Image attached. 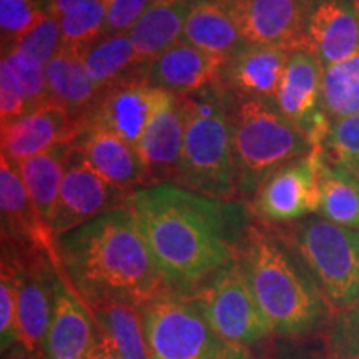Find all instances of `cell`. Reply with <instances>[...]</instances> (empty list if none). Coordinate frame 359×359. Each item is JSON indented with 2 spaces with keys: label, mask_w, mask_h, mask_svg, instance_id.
Here are the masks:
<instances>
[{
  "label": "cell",
  "mask_w": 359,
  "mask_h": 359,
  "mask_svg": "<svg viewBox=\"0 0 359 359\" xmlns=\"http://www.w3.org/2000/svg\"><path fill=\"white\" fill-rule=\"evenodd\" d=\"M128 208L167 285L180 291L233 262L251 224L243 201L208 198L172 183L135 191Z\"/></svg>",
  "instance_id": "6da1fadb"
},
{
  "label": "cell",
  "mask_w": 359,
  "mask_h": 359,
  "mask_svg": "<svg viewBox=\"0 0 359 359\" xmlns=\"http://www.w3.org/2000/svg\"><path fill=\"white\" fill-rule=\"evenodd\" d=\"M55 250L62 273L85 304L118 299L142 309L170 288L130 208L58 236Z\"/></svg>",
  "instance_id": "7a4b0ae2"
},
{
  "label": "cell",
  "mask_w": 359,
  "mask_h": 359,
  "mask_svg": "<svg viewBox=\"0 0 359 359\" xmlns=\"http://www.w3.org/2000/svg\"><path fill=\"white\" fill-rule=\"evenodd\" d=\"M185 116L182 168L175 185L215 200L235 201L233 102L217 85L180 97Z\"/></svg>",
  "instance_id": "3957f363"
},
{
  "label": "cell",
  "mask_w": 359,
  "mask_h": 359,
  "mask_svg": "<svg viewBox=\"0 0 359 359\" xmlns=\"http://www.w3.org/2000/svg\"><path fill=\"white\" fill-rule=\"evenodd\" d=\"M236 259L273 331L296 334L316 323L321 309L318 293L276 236L251 223Z\"/></svg>",
  "instance_id": "277c9868"
},
{
  "label": "cell",
  "mask_w": 359,
  "mask_h": 359,
  "mask_svg": "<svg viewBox=\"0 0 359 359\" xmlns=\"http://www.w3.org/2000/svg\"><path fill=\"white\" fill-rule=\"evenodd\" d=\"M231 132L240 201H251L269 175L313 151L311 143L283 114L275 98L233 103Z\"/></svg>",
  "instance_id": "5b68a950"
},
{
  "label": "cell",
  "mask_w": 359,
  "mask_h": 359,
  "mask_svg": "<svg viewBox=\"0 0 359 359\" xmlns=\"http://www.w3.org/2000/svg\"><path fill=\"white\" fill-rule=\"evenodd\" d=\"M291 241L321 290L336 306L359 299V230L321 217L294 222Z\"/></svg>",
  "instance_id": "8992f818"
},
{
  "label": "cell",
  "mask_w": 359,
  "mask_h": 359,
  "mask_svg": "<svg viewBox=\"0 0 359 359\" xmlns=\"http://www.w3.org/2000/svg\"><path fill=\"white\" fill-rule=\"evenodd\" d=\"M151 359H208L219 339L191 293L168 288L142 306Z\"/></svg>",
  "instance_id": "52a82bcc"
},
{
  "label": "cell",
  "mask_w": 359,
  "mask_h": 359,
  "mask_svg": "<svg viewBox=\"0 0 359 359\" xmlns=\"http://www.w3.org/2000/svg\"><path fill=\"white\" fill-rule=\"evenodd\" d=\"M191 294L222 341L245 346L273 331L236 258L200 283Z\"/></svg>",
  "instance_id": "ba28073f"
},
{
  "label": "cell",
  "mask_w": 359,
  "mask_h": 359,
  "mask_svg": "<svg viewBox=\"0 0 359 359\" xmlns=\"http://www.w3.org/2000/svg\"><path fill=\"white\" fill-rule=\"evenodd\" d=\"M321 148L278 168L251 198V210L266 222H298L320 208Z\"/></svg>",
  "instance_id": "9c48e42d"
},
{
  "label": "cell",
  "mask_w": 359,
  "mask_h": 359,
  "mask_svg": "<svg viewBox=\"0 0 359 359\" xmlns=\"http://www.w3.org/2000/svg\"><path fill=\"white\" fill-rule=\"evenodd\" d=\"M132 196L98 175L72 145L55 218L52 222L53 238L57 240L107 212L128 208Z\"/></svg>",
  "instance_id": "30bf717a"
},
{
  "label": "cell",
  "mask_w": 359,
  "mask_h": 359,
  "mask_svg": "<svg viewBox=\"0 0 359 359\" xmlns=\"http://www.w3.org/2000/svg\"><path fill=\"white\" fill-rule=\"evenodd\" d=\"M325 67L306 48H294L283 70L275 100L313 148H321L331 128L323 109L321 83Z\"/></svg>",
  "instance_id": "8fae6325"
},
{
  "label": "cell",
  "mask_w": 359,
  "mask_h": 359,
  "mask_svg": "<svg viewBox=\"0 0 359 359\" xmlns=\"http://www.w3.org/2000/svg\"><path fill=\"white\" fill-rule=\"evenodd\" d=\"M143 74L130 75L102 88L82 122L100 125L138 148L161 93L147 82Z\"/></svg>",
  "instance_id": "7c38bea8"
},
{
  "label": "cell",
  "mask_w": 359,
  "mask_h": 359,
  "mask_svg": "<svg viewBox=\"0 0 359 359\" xmlns=\"http://www.w3.org/2000/svg\"><path fill=\"white\" fill-rule=\"evenodd\" d=\"M314 0H231L228 12L248 45H302Z\"/></svg>",
  "instance_id": "4fadbf2b"
},
{
  "label": "cell",
  "mask_w": 359,
  "mask_h": 359,
  "mask_svg": "<svg viewBox=\"0 0 359 359\" xmlns=\"http://www.w3.org/2000/svg\"><path fill=\"white\" fill-rule=\"evenodd\" d=\"M185 116L178 95L161 90L158 102L148 120L138 154L142 156L150 187L177 183L182 168Z\"/></svg>",
  "instance_id": "5bb4252c"
},
{
  "label": "cell",
  "mask_w": 359,
  "mask_h": 359,
  "mask_svg": "<svg viewBox=\"0 0 359 359\" xmlns=\"http://www.w3.org/2000/svg\"><path fill=\"white\" fill-rule=\"evenodd\" d=\"M293 50L285 45H246L224 58L215 85L233 102L275 98Z\"/></svg>",
  "instance_id": "9a60e30c"
},
{
  "label": "cell",
  "mask_w": 359,
  "mask_h": 359,
  "mask_svg": "<svg viewBox=\"0 0 359 359\" xmlns=\"http://www.w3.org/2000/svg\"><path fill=\"white\" fill-rule=\"evenodd\" d=\"M80 130L82 120L75 118L60 103L48 100L2 125V155L17 165L53 147L72 143Z\"/></svg>",
  "instance_id": "2e32d148"
},
{
  "label": "cell",
  "mask_w": 359,
  "mask_h": 359,
  "mask_svg": "<svg viewBox=\"0 0 359 359\" xmlns=\"http://www.w3.org/2000/svg\"><path fill=\"white\" fill-rule=\"evenodd\" d=\"M299 47L311 52L325 69L359 53L358 0H314Z\"/></svg>",
  "instance_id": "e0dca14e"
},
{
  "label": "cell",
  "mask_w": 359,
  "mask_h": 359,
  "mask_svg": "<svg viewBox=\"0 0 359 359\" xmlns=\"http://www.w3.org/2000/svg\"><path fill=\"white\" fill-rule=\"evenodd\" d=\"M0 210L4 250H40L57 258L55 238L39 217L17 165L0 155Z\"/></svg>",
  "instance_id": "ac0fdd59"
},
{
  "label": "cell",
  "mask_w": 359,
  "mask_h": 359,
  "mask_svg": "<svg viewBox=\"0 0 359 359\" xmlns=\"http://www.w3.org/2000/svg\"><path fill=\"white\" fill-rule=\"evenodd\" d=\"M72 145L98 175L128 195L150 187L138 148L110 130L82 123V130Z\"/></svg>",
  "instance_id": "d6986e66"
},
{
  "label": "cell",
  "mask_w": 359,
  "mask_h": 359,
  "mask_svg": "<svg viewBox=\"0 0 359 359\" xmlns=\"http://www.w3.org/2000/svg\"><path fill=\"white\" fill-rule=\"evenodd\" d=\"M93 331L92 314L58 268L45 359H87L97 341Z\"/></svg>",
  "instance_id": "ffe728a7"
},
{
  "label": "cell",
  "mask_w": 359,
  "mask_h": 359,
  "mask_svg": "<svg viewBox=\"0 0 359 359\" xmlns=\"http://www.w3.org/2000/svg\"><path fill=\"white\" fill-rule=\"evenodd\" d=\"M224 58L206 53L182 40L151 58L145 67V80L151 87L187 97L217 82Z\"/></svg>",
  "instance_id": "44dd1931"
},
{
  "label": "cell",
  "mask_w": 359,
  "mask_h": 359,
  "mask_svg": "<svg viewBox=\"0 0 359 359\" xmlns=\"http://www.w3.org/2000/svg\"><path fill=\"white\" fill-rule=\"evenodd\" d=\"M180 40L198 50L223 58L248 45L228 12L226 4L222 0H195Z\"/></svg>",
  "instance_id": "7402d4cb"
},
{
  "label": "cell",
  "mask_w": 359,
  "mask_h": 359,
  "mask_svg": "<svg viewBox=\"0 0 359 359\" xmlns=\"http://www.w3.org/2000/svg\"><path fill=\"white\" fill-rule=\"evenodd\" d=\"M45 77L50 100L64 105L79 120H83L100 95L102 88L90 79L82 52L77 48H58L52 60L45 65Z\"/></svg>",
  "instance_id": "603a6c76"
},
{
  "label": "cell",
  "mask_w": 359,
  "mask_h": 359,
  "mask_svg": "<svg viewBox=\"0 0 359 359\" xmlns=\"http://www.w3.org/2000/svg\"><path fill=\"white\" fill-rule=\"evenodd\" d=\"M72 143H64V145L53 147L48 151L17 163V170H19L25 190L29 193L39 217L42 218V222L47 224L50 231Z\"/></svg>",
  "instance_id": "cb8c5ba5"
},
{
  "label": "cell",
  "mask_w": 359,
  "mask_h": 359,
  "mask_svg": "<svg viewBox=\"0 0 359 359\" xmlns=\"http://www.w3.org/2000/svg\"><path fill=\"white\" fill-rule=\"evenodd\" d=\"M193 2L195 0H155L130 29L128 37L143 62H150L182 39Z\"/></svg>",
  "instance_id": "d4e9b609"
},
{
  "label": "cell",
  "mask_w": 359,
  "mask_h": 359,
  "mask_svg": "<svg viewBox=\"0 0 359 359\" xmlns=\"http://www.w3.org/2000/svg\"><path fill=\"white\" fill-rule=\"evenodd\" d=\"M100 333L111 341L125 359H151L140 308L118 299L85 304Z\"/></svg>",
  "instance_id": "484cf974"
},
{
  "label": "cell",
  "mask_w": 359,
  "mask_h": 359,
  "mask_svg": "<svg viewBox=\"0 0 359 359\" xmlns=\"http://www.w3.org/2000/svg\"><path fill=\"white\" fill-rule=\"evenodd\" d=\"M83 65L90 79L100 88L145 72L148 62H143L135 50L128 34L102 35L97 42L85 47Z\"/></svg>",
  "instance_id": "4316f807"
},
{
  "label": "cell",
  "mask_w": 359,
  "mask_h": 359,
  "mask_svg": "<svg viewBox=\"0 0 359 359\" xmlns=\"http://www.w3.org/2000/svg\"><path fill=\"white\" fill-rule=\"evenodd\" d=\"M321 218L341 226L359 230V183L341 170L321 161L320 208Z\"/></svg>",
  "instance_id": "83f0119b"
},
{
  "label": "cell",
  "mask_w": 359,
  "mask_h": 359,
  "mask_svg": "<svg viewBox=\"0 0 359 359\" xmlns=\"http://www.w3.org/2000/svg\"><path fill=\"white\" fill-rule=\"evenodd\" d=\"M321 98L331 123L359 114V53L326 67L323 72Z\"/></svg>",
  "instance_id": "f1b7e54d"
},
{
  "label": "cell",
  "mask_w": 359,
  "mask_h": 359,
  "mask_svg": "<svg viewBox=\"0 0 359 359\" xmlns=\"http://www.w3.org/2000/svg\"><path fill=\"white\" fill-rule=\"evenodd\" d=\"M107 11H109V0H85L62 15L58 19L62 47L83 50L85 47L97 42L105 30Z\"/></svg>",
  "instance_id": "f546056e"
},
{
  "label": "cell",
  "mask_w": 359,
  "mask_h": 359,
  "mask_svg": "<svg viewBox=\"0 0 359 359\" xmlns=\"http://www.w3.org/2000/svg\"><path fill=\"white\" fill-rule=\"evenodd\" d=\"M323 160L359 183V114L331 123L321 147Z\"/></svg>",
  "instance_id": "4dcf8cb0"
},
{
  "label": "cell",
  "mask_w": 359,
  "mask_h": 359,
  "mask_svg": "<svg viewBox=\"0 0 359 359\" xmlns=\"http://www.w3.org/2000/svg\"><path fill=\"white\" fill-rule=\"evenodd\" d=\"M2 58H6L19 77L22 87H24L29 111L50 100L47 77H45V64L27 55L17 47H7Z\"/></svg>",
  "instance_id": "1f68e13d"
},
{
  "label": "cell",
  "mask_w": 359,
  "mask_h": 359,
  "mask_svg": "<svg viewBox=\"0 0 359 359\" xmlns=\"http://www.w3.org/2000/svg\"><path fill=\"white\" fill-rule=\"evenodd\" d=\"M35 0H0V30L4 48L34 29L45 17Z\"/></svg>",
  "instance_id": "d6a6232c"
},
{
  "label": "cell",
  "mask_w": 359,
  "mask_h": 359,
  "mask_svg": "<svg viewBox=\"0 0 359 359\" xmlns=\"http://www.w3.org/2000/svg\"><path fill=\"white\" fill-rule=\"evenodd\" d=\"M8 47H17L27 55L34 57L35 60L47 65L58 52V48L62 47L60 22L52 13H45L43 19L30 32L22 35L19 40H15Z\"/></svg>",
  "instance_id": "836d02e7"
},
{
  "label": "cell",
  "mask_w": 359,
  "mask_h": 359,
  "mask_svg": "<svg viewBox=\"0 0 359 359\" xmlns=\"http://www.w3.org/2000/svg\"><path fill=\"white\" fill-rule=\"evenodd\" d=\"M0 339L2 351L17 344V288L12 266L2 262L0 276Z\"/></svg>",
  "instance_id": "e575fe53"
},
{
  "label": "cell",
  "mask_w": 359,
  "mask_h": 359,
  "mask_svg": "<svg viewBox=\"0 0 359 359\" xmlns=\"http://www.w3.org/2000/svg\"><path fill=\"white\" fill-rule=\"evenodd\" d=\"M29 111L27 97L19 77L6 58L0 64V122L8 123Z\"/></svg>",
  "instance_id": "d590c367"
},
{
  "label": "cell",
  "mask_w": 359,
  "mask_h": 359,
  "mask_svg": "<svg viewBox=\"0 0 359 359\" xmlns=\"http://www.w3.org/2000/svg\"><path fill=\"white\" fill-rule=\"evenodd\" d=\"M155 0H109L103 35L128 34Z\"/></svg>",
  "instance_id": "8d00e7d4"
},
{
  "label": "cell",
  "mask_w": 359,
  "mask_h": 359,
  "mask_svg": "<svg viewBox=\"0 0 359 359\" xmlns=\"http://www.w3.org/2000/svg\"><path fill=\"white\" fill-rule=\"evenodd\" d=\"M87 359H125V358L118 353V349L111 344V341L107 338L105 334L100 333V336H97L95 344H93L92 351H90Z\"/></svg>",
  "instance_id": "74e56055"
},
{
  "label": "cell",
  "mask_w": 359,
  "mask_h": 359,
  "mask_svg": "<svg viewBox=\"0 0 359 359\" xmlns=\"http://www.w3.org/2000/svg\"><path fill=\"white\" fill-rule=\"evenodd\" d=\"M208 359H251L248 351L241 344L226 343V341H219L213 353L210 354Z\"/></svg>",
  "instance_id": "f35d334b"
},
{
  "label": "cell",
  "mask_w": 359,
  "mask_h": 359,
  "mask_svg": "<svg viewBox=\"0 0 359 359\" xmlns=\"http://www.w3.org/2000/svg\"><path fill=\"white\" fill-rule=\"evenodd\" d=\"M85 0H48V8L47 12L52 13L53 17L60 19L62 15H65L67 12H70L72 8H75Z\"/></svg>",
  "instance_id": "ab89813d"
},
{
  "label": "cell",
  "mask_w": 359,
  "mask_h": 359,
  "mask_svg": "<svg viewBox=\"0 0 359 359\" xmlns=\"http://www.w3.org/2000/svg\"><path fill=\"white\" fill-rule=\"evenodd\" d=\"M6 359H40V356L27 351L24 346H20V344L17 343V344H13L11 349H8V354Z\"/></svg>",
  "instance_id": "60d3db41"
},
{
  "label": "cell",
  "mask_w": 359,
  "mask_h": 359,
  "mask_svg": "<svg viewBox=\"0 0 359 359\" xmlns=\"http://www.w3.org/2000/svg\"><path fill=\"white\" fill-rule=\"evenodd\" d=\"M35 2L39 4L40 8H43V11L47 12V8H48V0H35Z\"/></svg>",
  "instance_id": "b9f144b4"
},
{
  "label": "cell",
  "mask_w": 359,
  "mask_h": 359,
  "mask_svg": "<svg viewBox=\"0 0 359 359\" xmlns=\"http://www.w3.org/2000/svg\"><path fill=\"white\" fill-rule=\"evenodd\" d=\"M343 359H359V353L353 354V356H348V358H343Z\"/></svg>",
  "instance_id": "7bdbcfd3"
},
{
  "label": "cell",
  "mask_w": 359,
  "mask_h": 359,
  "mask_svg": "<svg viewBox=\"0 0 359 359\" xmlns=\"http://www.w3.org/2000/svg\"><path fill=\"white\" fill-rule=\"evenodd\" d=\"M222 2H224V4H228V2H231V0H222Z\"/></svg>",
  "instance_id": "ee69618b"
},
{
  "label": "cell",
  "mask_w": 359,
  "mask_h": 359,
  "mask_svg": "<svg viewBox=\"0 0 359 359\" xmlns=\"http://www.w3.org/2000/svg\"><path fill=\"white\" fill-rule=\"evenodd\" d=\"M358 2H359V0H358Z\"/></svg>",
  "instance_id": "f6af8a7d"
}]
</instances>
